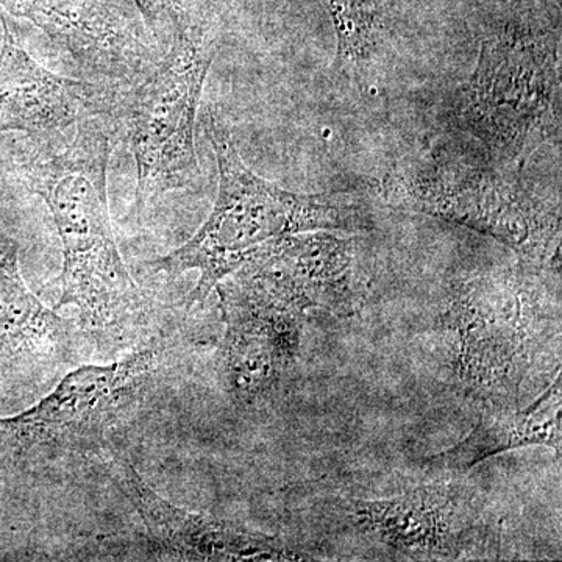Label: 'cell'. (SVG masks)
Segmentation results:
<instances>
[{
	"mask_svg": "<svg viewBox=\"0 0 562 562\" xmlns=\"http://www.w3.org/2000/svg\"><path fill=\"white\" fill-rule=\"evenodd\" d=\"M216 288L227 322L225 350L233 390L241 397H257L294 364L305 316L236 276Z\"/></svg>",
	"mask_w": 562,
	"mask_h": 562,
	"instance_id": "obj_11",
	"label": "cell"
},
{
	"mask_svg": "<svg viewBox=\"0 0 562 562\" xmlns=\"http://www.w3.org/2000/svg\"><path fill=\"white\" fill-rule=\"evenodd\" d=\"M214 60L201 32L181 27L166 60L133 94L128 120L136 162V209L201 177L194 132L203 83Z\"/></svg>",
	"mask_w": 562,
	"mask_h": 562,
	"instance_id": "obj_6",
	"label": "cell"
},
{
	"mask_svg": "<svg viewBox=\"0 0 562 562\" xmlns=\"http://www.w3.org/2000/svg\"><path fill=\"white\" fill-rule=\"evenodd\" d=\"M561 375L527 408L516 402L491 401L479 424L452 449L427 458L425 471L436 479L464 475L476 464L503 452L530 446H547L561 454Z\"/></svg>",
	"mask_w": 562,
	"mask_h": 562,
	"instance_id": "obj_13",
	"label": "cell"
},
{
	"mask_svg": "<svg viewBox=\"0 0 562 562\" xmlns=\"http://www.w3.org/2000/svg\"><path fill=\"white\" fill-rule=\"evenodd\" d=\"M109 158V135L90 116L77 122L68 143L40 151L25 168L29 187L49 206L61 238L58 306H76L94 327L116 324L143 302L111 227Z\"/></svg>",
	"mask_w": 562,
	"mask_h": 562,
	"instance_id": "obj_2",
	"label": "cell"
},
{
	"mask_svg": "<svg viewBox=\"0 0 562 562\" xmlns=\"http://www.w3.org/2000/svg\"><path fill=\"white\" fill-rule=\"evenodd\" d=\"M206 133L220 169V191L209 220L179 249L151 262L155 271L180 276L198 271L188 303H202L211 291L271 244L308 232L371 228V214L349 192L297 194L276 187L247 168L231 133L209 110Z\"/></svg>",
	"mask_w": 562,
	"mask_h": 562,
	"instance_id": "obj_1",
	"label": "cell"
},
{
	"mask_svg": "<svg viewBox=\"0 0 562 562\" xmlns=\"http://www.w3.org/2000/svg\"><path fill=\"white\" fill-rule=\"evenodd\" d=\"M58 331L60 319L22 280L16 247L0 249V358L36 349Z\"/></svg>",
	"mask_w": 562,
	"mask_h": 562,
	"instance_id": "obj_14",
	"label": "cell"
},
{
	"mask_svg": "<svg viewBox=\"0 0 562 562\" xmlns=\"http://www.w3.org/2000/svg\"><path fill=\"white\" fill-rule=\"evenodd\" d=\"M450 316L458 376L490 401L516 402L543 355L560 357V306L536 272L469 281L454 295Z\"/></svg>",
	"mask_w": 562,
	"mask_h": 562,
	"instance_id": "obj_5",
	"label": "cell"
},
{
	"mask_svg": "<svg viewBox=\"0 0 562 562\" xmlns=\"http://www.w3.org/2000/svg\"><path fill=\"white\" fill-rule=\"evenodd\" d=\"M102 109L98 88L43 68L5 31L0 50V133L46 135Z\"/></svg>",
	"mask_w": 562,
	"mask_h": 562,
	"instance_id": "obj_12",
	"label": "cell"
},
{
	"mask_svg": "<svg viewBox=\"0 0 562 562\" xmlns=\"http://www.w3.org/2000/svg\"><path fill=\"white\" fill-rule=\"evenodd\" d=\"M428 484L397 497L342 502L344 519L366 541L409 560H458L482 539V512L471 491Z\"/></svg>",
	"mask_w": 562,
	"mask_h": 562,
	"instance_id": "obj_7",
	"label": "cell"
},
{
	"mask_svg": "<svg viewBox=\"0 0 562 562\" xmlns=\"http://www.w3.org/2000/svg\"><path fill=\"white\" fill-rule=\"evenodd\" d=\"M157 360L154 350H143L113 364L77 369L32 408L0 420V428L22 443L94 438L138 398Z\"/></svg>",
	"mask_w": 562,
	"mask_h": 562,
	"instance_id": "obj_8",
	"label": "cell"
},
{
	"mask_svg": "<svg viewBox=\"0 0 562 562\" xmlns=\"http://www.w3.org/2000/svg\"><path fill=\"white\" fill-rule=\"evenodd\" d=\"M333 25L338 49H369L382 33L384 0H324Z\"/></svg>",
	"mask_w": 562,
	"mask_h": 562,
	"instance_id": "obj_15",
	"label": "cell"
},
{
	"mask_svg": "<svg viewBox=\"0 0 562 562\" xmlns=\"http://www.w3.org/2000/svg\"><path fill=\"white\" fill-rule=\"evenodd\" d=\"M383 195L395 209L491 236L528 266L560 260V201L535 190L522 166L479 147H439L397 166L384 180Z\"/></svg>",
	"mask_w": 562,
	"mask_h": 562,
	"instance_id": "obj_3",
	"label": "cell"
},
{
	"mask_svg": "<svg viewBox=\"0 0 562 562\" xmlns=\"http://www.w3.org/2000/svg\"><path fill=\"white\" fill-rule=\"evenodd\" d=\"M114 483L139 514L155 549L180 561H301L279 539L172 505L127 460L111 461Z\"/></svg>",
	"mask_w": 562,
	"mask_h": 562,
	"instance_id": "obj_10",
	"label": "cell"
},
{
	"mask_svg": "<svg viewBox=\"0 0 562 562\" xmlns=\"http://www.w3.org/2000/svg\"><path fill=\"white\" fill-rule=\"evenodd\" d=\"M454 116L484 154L524 166L560 133V36L519 22L490 33Z\"/></svg>",
	"mask_w": 562,
	"mask_h": 562,
	"instance_id": "obj_4",
	"label": "cell"
},
{
	"mask_svg": "<svg viewBox=\"0 0 562 562\" xmlns=\"http://www.w3.org/2000/svg\"><path fill=\"white\" fill-rule=\"evenodd\" d=\"M357 266L351 239L308 232L271 244L233 273L303 316H350L361 301Z\"/></svg>",
	"mask_w": 562,
	"mask_h": 562,
	"instance_id": "obj_9",
	"label": "cell"
}]
</instances>
